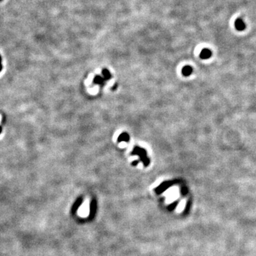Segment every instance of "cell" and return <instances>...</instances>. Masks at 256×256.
Segmentation results:
<instances>
[{
    "label": "cell",
    "instance_id": "6da1fadb",
    "mask_svg": "<svg viewBox=\"0 0 256 256\" xmlns=\"http://www.w3.org/2000/svg\"><path fill=\"white\" fill-rule=\"evenodd\" d=\"M132 155H138L140 157V159L144 163L145 167H147L150 164V159L147 157V152L145 149L140 147H135L132 152Z\"/></svg>",
    "mask_w": 256,
    "mask_h": 256
},
{
    "label": "cell",
    "instance_id": "7a4b0ae2",
    "mask_svg": "<svg viewBox=\"0 0 256 256\" xmlns=\"http://www.w3.org/2000/svg\"><path fill=\"white\" fill-rule=\"evenodd\" d=\"M174 184V183L173 182H164L162 183L159 186H158L157 188H156L155 191L157 194H160L163 193L164 191H166V190H167L169 186H172Z\"/></svg>",
    "mask_w": 256,
    "mask_h": 256
},
{
    "label": "cell",
    "instance_id": "3957f363",
    "mask_svg": "<svg viewBox=\"0 0 256 256\" xmlns=\"http://www.w3.org/2000/svg\"><path fill=\"white\" fill-rule=\"evenodd\" d=\"M97 211V201L96 199H92L91 202V205H90V217L91 218H93L94 216L96 215Z\"/></svg>",
    "mask_w": 256,
    "mask_h": 256
},
{
    "label": "cell",
    "instance_id": "277c9868",
    "mask_svg": "<svg viewBox=\"0 0 256 256\" xmlns=\"http://www.w3.org/2000/svg\"><path fill=\"white\" fill-rule=\"evenodd\" d=\"M235 27L238 31H243L245 29V24L241 19H237L235 21Z\"/></svg>",
    "mask_w": 256,
    "mask_h": 256
},
{
    "label": "cell",
    "instance_id": "5b68a950",
    "mask_svg": "<svg viewBox=\"0 0 256 256\" xmlns=\"http://www.w3.org/2000/svg\"><path fill=\"white\" fill-rule=\"evenodd\" d=\"M83 201V199L82 197H80V198H79L76 200V201H75V202L74 204V205H73L72 209H71L73 214L75 213V212H76V211L78 210V209H79V207L80 206V205L82 204Z\"/></svg>",
    "mask_w": 256,
    "mask_h": 256
},
{
    "label": "cell",
    "instance_id": "8992f818",
    "mask_svg": "<svg viewBox=\"0 0 256 256\" xmlns=\"http://www.w3.org/2000/svg\"><path fill=\"white\" fill-rule=\"evenodd\" d=\"M211 51L208 49V48H204L201 51V53H200V57L202 59H207V58H209L211 56Z\"/></svg>",
    "mask_w": 256,
    "mask_h": 256
},
{
    "label": "cell",
    "instance_id": "52a82bcc",
    "mask_svg": "<svg viewBox=\"0 0 256 256\" xmlns=\"http://www.w3.org/2000/svg\"><path fill=\"white\" fill-rule=\"evenodd\" d=\"M130 140V135L127 132H123L121 135H119L118 138V142H121L124 141V142H129Z\"/></svg>",
    "mask_w": 256,
    "mask_h": 256
},
{
    "label": "cell",
    "instance_id": "ba28073f",
    "mask_svg": "<svg viewBox=\"0 0 256 256\" xmlns=\"http://www.w3.org/2000/svg\"><path fill=\"white\" fill-rule=\"evenodd\" d=\"M192 71H193V69H192V67L189 66V65H186L184 68H182V74L184 75V76H189L191 74Z\"/></svg>",
    "mask_w": 256,
    "mask_h": 256
},
{
    "label": "cell",
    "instance_id": "9c48e42d",
    "mask_svg": "<svg viewBox=\"0 0 256 256\" xmlns=\"http://www.w3.org/2000/svg\"><path fill=\"white\" fill-rule=\"evenodd\" d=\"M105 80L104 78H102L101 75H96V77L94 78L93 79V83L94 84H97V85H103L104 83H105Z\"/></svg>",
    "mask_w": 256,
    "mask_h": 256
},
{
    "label": "cell",
    "instance_id": "30bf717a",
    "mask_svg": "<svg viewBox=\"0 0 256 256\" xmlns=\"http://www.w3.org/2000/svg\"><path fill=\"white\" fill-rule=\"evenodd\" d=\"M102 76H103L104 78V79L106 80H109L111 78L110 72L109 70L107 69V68H104V69H102Z\"/></svg>",
    "mask_w": 256,
    "mask_h": 256
},
{
    "label": "cell",
    "instance_id": "8fae6325",
    "mask_svg": "<svg viewBox=\"0 0 256 256\" xmlns=\"http://www.w3.org/2000/svg\"><path fill=\"white\" fill-rule=\"evenodd\" d=\"M177 204H178V202H177H177H174V203H173V204H171L170 206H169V207H168V209H169V211L174 210V209L177 206Z\"/></svg>",
    "mask_w": 256,
    "mask_h": 256
},
{
    "label": "cell",
    "instance_id": "7c38bea8",
    "mask_svg": "<svg viewBox=\"0 0 256 256\" xmlns=\"http://www.w3.org/2000/svg\"><path fill=\"white\" fill-rule=\"evenodd\" d=\"M2 56H1V55H0V72L2 71V68H3V65H2Z\"/></svg>",
    "mask_w": 256,
    "mask_h": 256
},
{
    "label": "cell",
    "instance_id": "4fadbf2b",
    "mask_svg": "<svg viewBox=\"0 0 256 256\" xmlns=\"http://www.w3.org/2000/svg\"><path fill=\"white\" fill-rule=\"evenodd\" d=\"M138 162H139V161H135V162H132V165H133V166H136L137 164H138Z\"/></svg>",
    "mask_w": 256,
    "mask_h": 256
},
{
    "label": "cell",
    "instance_id": "5bb4252c",
    "mask_svg": "<svg viewBox=\"0 0 256 256\" xmlns=\"http://www.w3.org/2000/svg\"><path fill=\"white\" fill-rule=\"evenodd\" d=\"M2 126H0V135L2 134Z\"/></svg>",
    "mask_w": 256,
    "mask_h": 256
},
{
    "label": "cell",
    "instance_id": "9a60e30c",
    "mask_svg": "<svg viewBox=\"0 0 256 256\" xmlns=\"http://www.w3.org/2000/svg\"><path fill=\"white\" fill-rule=\"evenodd\" d=\"M2 0H0V2H2Z\"/></svg>",
    "mask_w": 256,
    "mask_h": 256
}]
</instances>
